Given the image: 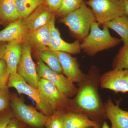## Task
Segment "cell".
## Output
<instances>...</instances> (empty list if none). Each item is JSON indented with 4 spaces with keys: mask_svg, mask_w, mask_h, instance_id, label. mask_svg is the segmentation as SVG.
<instances>
[{
    "mask_svg": "<svg viewBox=\"0 0 128 128\" xmlns=\"http://www.w3.org/2000/svg\"><path fill=\"white\" fill-rule=\"evenodd\" d=\"M96 22L92 24L88 35L80 44V48L87 55L93 56L98 52L117 46L122 40L112 36L108 28L103 26L100 29Z\"/></svg>",
    "mask_w": 128,
    "mask_h": 128,
    "instance_id": "7a4b0ae2",
    "label": "cell"
},
{
    "mask_svg": "<svg viewBox=\"0 0 128 128\" xmlns=\"http://www.w3.org/2000/svg\"><path fill=\"white\" fill-rule=\"evenodd\" d=\"M11 119V116L9 114H6L0 117V128H6Z\"/></svg>",
    "mask_w": 128,
    "mask_h": 128,
    "instance_id": "f1b7e54d",
    "label": "cell"
},
{
    "mask_svg": "<svg viewBox=\"0 0 128 128\" xmlns=\"http://www.w3.org/2000/svg\"><path fill=\"white\" fill-rule=\"evenodd\" d=\"M65 113L57 112L48 117L45 125L48 128H64V114Z\"/></svg>",
    "mask_w": 128,
    "mask_h": 128,
    "instance_id": "d4e9b609",
    "label": "cell"
},
{
    "mask_svg": "<svg viewBox=\"0 0 128 128\" xmlns=\"http://www.w3.org/2000/svg\"><path fill=\"white\" fill-rule=\"evenodd\" d=\"M10 100L8 88L0 89V112L6 109L8 106Z\"/></svg>",
    "mask_w": 128,
    "mask_h": 128,
    "instance_id": "4316f807",
    "label": "cell"
},
{
    "mask_svg": "<svg viewBox=\"0 0 128 128\" xmlns=\"http://www.w3.org/2000/svg\"><path fill=\"white\" fill-rule=\"evenodd\" d=\"M21 41H12L6 44L3 59L5 60L10 74L17 73V69L22 54Z\"/></svg>",
    "mask_w": 128,
    "mask_h": 128,
    "instance_id": "e0dca14e",
    "label": "cell"
},
{
    "mask_svg": "<svg viewBox=\"0 0 128 128\" xmlns=\"http://www.w3.org/2000/svg\"><path fill=\"white\" fill-rule=\"evenodd\" d=\"M63 0H44V4L51 11L55 12L58 10Z\"/></svg>",
    "mask_w": 128,
    "mask_h": 128,
    "instance_id": "83f0119b",
    "label": "cell"
},
{
    "mask_svg": "<svg viewBox=\"0 0 128 128\" xmlns=\"http://www.w3.org/2000/svg\"><path fill=\"white\" fill-rule=\"evenodd\" d=\"M100 86L114 92H128V69L112 70L101 75Z\"/></svg>",
    "mask_w": 128,
    "mask_h": 128,
    "instance_id": "30bf717a",
    "label": "cell"
},
{
    "mask_svg": "<svg viewBox=\"0 0 128 128\" xmlns=\"http://www.w3.org/2000/svg\"><path fill=\"white\" fill-rule=\"evenodd\" d=\"M64 128H101L102 126L84 114L72 112L64 114Z\"/></svg>",
    "mask_w": 128,
    "mask_h": 128,
    "instance_id": "ac0fdd59",
    "label": "cell"
},
{
    "mask_svg": "<svg viewBox=\"0 0 128 128\" xmlns=\"http://www.w3.org/2000/svg\"><path fill=\"white\" fill-rule=\"evenodd\" d=\"M55 52L61 65L62 72L66 78L73 83H77L85 79L86 74L81 70L76 58L72 57L69 53L60 51Z\"/></svg>",
    "mask_w": 128,
    "mask_h": 128,
    "instance_id": "7c38bea8",
    "label": "cell"
},
{
    "mask_svg": "<svg viewBox=\"0 0 128 128\" xmlns=\"http://www.w3.org/2000/svg\"><path fill=\"white\" fill-rule=\"evenodd\" d=\"M6 44V42H0V60L3 58Z\"/></svg>",
    "mask_w": 128,
    "mask_h": 128,
    "instance_id": "f546056e",
    "label": "cell"
},
{
    "mask_svg": "<svg viewBox=\"0 0 128 128\" xmlns=\"http://www.w3.org/2000/svg\"><path fill=\"white\" fill-rule=\"evenodd\" d=\"M98 24L104 25L124 15V2L119 0H88Z\"/></svg>",
    "mask_w": 128,
    "mask_h": 128,
    "instance_id": "277c9868",
    "label": "cell"
},
{
    "mask_svg": "<svg viewBox=\"0 0 128 128\" xmlns=\"http://www.w3.org/2000/svg\"><path fill=\"white\" fill-rule=\"evenodd\" d=\"M101 74L95 66L90 68L86 78L78 83V91L71 100L70 112L84 114L102 126L108 119L98 91Z\"/></svg>",
    "mask_w": 128,
    "mask_h": 128,
    "instance_id": "6da1fadb",
    "label": "cell"
},
{
    "mask_svg": "<svg viewBox=\"0 0 128 128\" xmlns=\"http://www.w3.org/2000/svg\"><path fill=\"white\" fill-rule=\"evenodd\" d=\"M91 128V127H89V128Z\"/></svg>",
    "mask_w": 128,
    "mask_h": 128,
    "instance_id": "e575fe53",
    "label": "cell"
},
{
    "mask_svg": "<svg viewBox=\"0 0 128 128\" xmlns=\"http://www.w3.org/2000/svg\"><path fill=\"white\" fill-rule=\"evenodd\" d=\"M56 15L43 4L23 20L24 25L27 32L36 30L49 23Z\"/></svg>",
    "mask_w": 128,
    "mask_h": 128,
    "instance_id": "5bb4252c",
    "label": "cell"
},
{
    "mask_svg": "<svg viewBox=\"0 0 128 128\" xmlns=\"http://www.w3.org/2000/svg\"><path fill=\"white\" fill-rule=\"evenodd\" d=\"M36 68L40 78H44L52 82L68 97L75 96L78 88L66 76L54 71L40 59L38 62Z\"/></svg>",
    "mask_w": 128,
    "mask_h": 128,
    "instance_id": "8992f818",
    "label": "cell"
},
{
    "mask_svg": "<svg viewBox=\"0 0 128 128\" xmlns=\"http://www.w3.org/2000/svg\"><path fill=\"white\" fill-rule=\"evenodd\" d=\"M15 0H0V21L9 24L19 18Z\"/></svg>",
    "mask_w": 128,
    "mask_h": 128,
    "instance_id": "d6986e66",
    "label": "cell"
},
{
    "mask_svg": "<svg viewBox=\"0 0 128 128\" xmlns=\"http://www.w3.org/2000/svg\"><path fill=\"white\" fill-rule=\"evenodd\" d=\"M10 73L4 59L0 60V89L7 88Z\"/></svg>",
    "mask_w": 128,
    "mask_h": 128,
    "instance_id": "484cf974",
    "label": "cell"
},
{
    "mask_svg": "<svg viewBox=\"0 0 128 128\" xmlns=\"http://www.w3.org/2000/svg\"><path fill=\"white\" fill-rule=\"evenodd\" d=\"M7 87L14 88L18 94H25L30 97L43 114L48 116L54 114V111L52 106L41 96L38 89L28 84L17 73L10 74Z\"/></svg>",
    "mask_w": 128,
    "mask_h": 128,
    "instance_id": "5b68a950",
    "label": "cell"
},
{
    "mask_svg": "<svg viewBox=\"0 0 128 128\" xmlns=\"http://www.w3.org/2000/svg\"><path fill=\"white\" fill-rule=\"evenodd\" d=\"M107 116L112 124V128H128V111L122 110L119 103L115 104L110 98L104 103Z\"/></svg>",
    "mask_w": 128,
    "mask_h": 128,
    "instance_id": "9a60e30c",
    "label": "cell"
},
{
    "mask_svg": "<svg viewBox=\"0 0 128 128\" xmlns=\"http://www.w3.org/2000/svg\"><path fill=\"white\" fill-rule=\"evenodd\" d=\"M26 32L24 25L23 20L18 18L0 31V42L16 41L22 42Z\"/></svg>",
    "mask_w": 128,
    "mask_h": 128,
    "instance_id": "2e32d148",
    "label": "cell"
},
{
    "mask_svg": "<svg viewBox=\"0 0 128 128\" xmlns=\"http://www.w3.org/2000/svg\"><path fill=\"white\" fill-rule=\"evenodd\" d=\"M6 128H19L18 124L13 119H11Z\"/></svg>",
    "mask_w": 128,
    "mask_h": 128,
    "instance_id": "4dcf8cb0",
    "label": "cell"
},
{
    "mask_svg": "<svg viewBox=\"0 0 128 128\" xmlns=\"http://www.w3.org/2000/svg\"><path fill=\"white\" fill-rule=\"evenodd\" d=\"M50 36V22L47 25L36 30L27 32L22 43L27 44L32 49H34L38 53L48 48Z\"/></svg>",
    "mask_w": 128,
    "mask_h": 128,
    "instance_id": "8fae6325",
    "label": "cell"
},
{
    "mask_svg": "<svg viewBox=\"0 0 128 128\" xmlns=\"http://www.w3.org/2000/svg\"><path fill=\"white\" fill-rule=\"evenodd\" d=\"M32 48L26 44L22 43V54L17 69V73L32 87L38 88L40 78L36 66L31 55Z\"/></svg>",
    "mask_w": 128,
    "mask_h": 128,
    "instance_id": "ba28073f",
    "label": "cell"
},
{
    "mask_svg": "<svg viewBox=\"0 0 128 128\" xmlns=\"http://www.w3.org/2000/svg\"><path fill=\"white\" fill-rule=\"evenodd\" d=\"M38 54L40 60L50 69L60 74L63 73L61 65L55 51L48 48Z\"/></svg>",
    "mask_w": 128,
    "mask_h": 128,
    "instance_id": "7402d4cb",
    "label": "cell"
},
{
    "mask_svg": "<svg viewBox=\"0 0 128 128\" xmlns=\"http://www.w3.org/2000/svg\"><path fill=\"white\" fill-rule=\"evenodd\" d=\"M11 106L16 116L31 126L38 128L42 127L45 125L48 118L31 106L25 104L18 98H12Z\"/></svg>",
    "mask_w": 128,
    "mask_h": 128,
    "instance_id": "9c48e42d",
    "label": "cell"
},
{
    "mask_svg": "<svg viewBox=\"0 0 128 128\" xmlns=\"http://www.w3.org/2000/svg\"><path fill=\"white\" fill-rule=\"evenodd\" d=\"M117 33L124 44L128 42V18L125 15L103 25Z\"/></svg>",
    "mask_w": 128,
    "mask_h": 128,
    "instance_id": "ffe728a7",
    "label": "cell"
},
{
    "mask_svg": "<svg viewBox=\"0 0 128 128\" xmlns=\"http://www.w3.org/2000/svg\"><path fill=\"white\" fill-rule=\"evenodd\" d=\"M124 69H128V42L120 50L112 63V70Z\"/></svg>",
    "mask_w": 128,
    "mask_h": 128,
    "instance_id": "603a6c76",
    "label": "cell"
},
{
    "mask_svg": "<svg viewBox=\"0 0 128 128\" xmlns=\"http://www.w3.org/2000/svg\"><path fill=\"white\" fill-rule=\"evenodd\" d=\"M123 2L124 15L128 18V0Z\"/></svg>",
    "mask_w": 128,
    "mask_h": 128,
    "instance_id": "1f68e13d",
    "label": "cell"
},
{
    "mask_svg": "<svg viewBox=\"0 0 128 128\" xmlns=\"http://www.w3.org/2000/svg\"><path fill=\"white\" fill-rule=\"evenodd\" d=\"M102 128H110V127L108 124L107 123L106 121H104L102 125Z\"/></svg>",
    "mask_w": 128,
    "mask_h": 128,
    "instance_id": "d6a6232c",
    "label": "cell"
},
{
    "mask_svg": "<svg viewBox=\"0 0 128 128\" xmlns=\"http://www.w3.org/2000/svg\"><path fill=\"white\" fill-rule=\"evenodd\" d=\"M37 89L54 111L65 108H70L71 100L48 80L40 78Z\"/></svg>",
    "mask_w": 128,
    "mask_h": 128,
    "instance_id": "52a82bcc",
    "label": "cell"
},
{
    "mask_svg": "<svg viewBox=\"0 0 128 128\" xmlns=\"http://www.w3.org/2000/svg\"><path fill=\"white\" fill-rule=\"evenodd\" d=\"M83 2V0H63L61 6L56 12V14L64 17L78 9Z\"/></svg>",
    "mask_w": 128,
    "mask_h": 128,
    "instance_id": "cb8c5ba5",
    "label": "cell"
},
{
    "mask_svg": "<svg viewBox=\"0 0 128 128\" xmlns=\"http://www.w3.org/2000/svg\"><path fill=\"white\" fill-rule=\"evenodd\" d=\"M119 0L122 2H124L128 0Z\"/></svg>",
    "mask_w": 128,
    "mask_h": 128,
    "instance_id": "836d02e7",
    "label": "cell"
},
{
    "mask_svg": "<svg viewBox=\"0 0 128 128\" xmlns=\"http://www.w3.org/2000/svg\"><path fill=\"white\" fill-rule=\"evenodd\" d=\"M15 2L19 18L22 20L44 3V0H15Z\"/></svg>",
    "mask_w": 128,
    "mask_h": 128,
    "instance_id": "44dd1931",
    "label": "cell"
},
{
    "mask_svg": "<svg viewBox=\"0 0 128 128\" xmlns=\"http://www.w3.org/2000/svg\"><path fill=\"white\" fill-rule=\"evenodd\" d=\"M60 21L80 41L86 37L92 24L96 22L92 9L84 2L78 9L62 18Z\"/></svg>",
    "mask_w": 128,
    "mask_h": 128,
    "instance_id": "3957f363",
    "label": "cell"
},
{
    "mask_svg": "<svg viewBox=\"0 0 128 128\" xmlns=\"http://www.w3.org/2000/svg\"><path fill=\"white\" fill-rule=\"evenodd\" d=\"M55 16L50 22V36L48 48L53 51L65 52L70 54H78L80 52L81 48L80 40H76L71 43L63 40L60 33L55 25Z\"/></svg>",
    "mask_w": 128,
    "mask_h": 128,
    "instance_id": "4fadbf2b",
    "label": "cell"
},
{
    "mask_svg": "<svg viewBox=\"0 0 128 128\" xmlns=\"http://www.w3.org/2000/svg\"></svg>",
    "mask_w": 128,
    "mask_h": 128,
    "instance_id": "d590c367",
    "label": "cell"
}]
</instances>
